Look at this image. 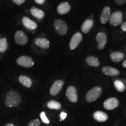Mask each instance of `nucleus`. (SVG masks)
<instances>
[{"instance_id":"obj_1","label":"nucleus","mask_w":126,"mask_h":126,"mask_svg":"<svg viewBox=\"0 0 126 126\" xmlns=\"http://www.w3.org/2000/svg\"><path fill=\"white\" fill-rule=\"evenodd\" d=\"M20 94L16 91H10L7 93L5 99V104L8 108H15L21 102Z\"/></svg>"},{"instance_id":"obj_2","label":"nucleus","mask_w":126,"mask_h":126,"mask_svg":"<svg viewBox=\"0 0 126 126\" xmlns=\"http://www.w3.org/2000/svg\"><path fill=\"white\" fill-rule=\"evenodd\" d=\"M102 88L99 86H95L88 92L86 94V100L88 103L94 102L101 96Z\"/></svg>"},{"instance_id":"obj_3","label":"nucleus","mask_w":126,"mask_h":126,"mask_svg":"<svg viewBox=\"0 0 126 126\" xmlns=\"http://www.w3.org/2000/svg\"><path fill=\"white\" fill-rule=\"evenodd\" d=\"M53 25H54V28L56 31L60 35H65L67 33V25L64 20L57 19L54 20Z\"/></svg>"},{"instance_id":"obj_4","label":"nucleus","mask_w":126,"mask_h":126,"mask_svg":"<svg viewBox=\"0 0 126 126\" xmlns=\"http://www.w3.org/2000/svg\"><path fill=\"white\" fill-rule=\"evenodd\" d=\"M16 63L18 65L25 68H31L33 67L34 64L32 58L27 56L19 57L16 60Z\"/></svg>"},{"instance_id":"obj_5","label":"nucleus","mask_w":126,"mask_h":126,"mask_svg":"<svg viewBox=\"0 0 126 126\" xmlns=\"http://www.w3.org/2000/svg\"><path fill=\"white\" fill-rule=\"evenodd\" d=\"M110 25L113 26H119L123 23V13L121 11H116L110 15L109 19Z\"/></svg>"},{"instance_id":"obj_6","label":"nucleus","mask_w":126,"mask_h":126,"mask_svg":"<svg viewBox=\"0 0 126 126\" xmlns=\"http://www.w3.org/2000/svg\"><path fill=\"white\" fill-rule=\"evenodd\" d=\"M14 37H15V42L19 45L24 46L26 45L28 42V37L26 34L22 31L16 32Z\"/></svg>"},{"instance_id":"obj_7","label":"nucleus","mask_w":126,"mask_h":126,"mask_svg":"<svg viewBox=\"0 0 126 126\" xmlns=\"http://www.w3.org/2000/svg\"><path fill=\"white\" fill-rule=\"evenodd\" d=\"M64 82L63 80H57L53 83L50 89V94L51 96H56L59 94L64 86Z\"/></svg>"},{"instance_id":"obj_8","label":"nucleus","mask_w":126,"mask_h":126,"mask_svg":"<svg viewBox=\"0 0 126 126\" xmlns=\"http://www.w3.org/2000/svg\"><path fill=\"white\" fill-rule=\"evenodd\" d=\"M66 96L68 99L72 103H76L78 101V94L76 88L73 86L68 87L66 91Z\"/></svg>"},{"instance_id":"obj_9","label":"nucleus","mask_w":126,"mask_h":126,"mask_svg":"<svg viewBox=\"0 0 126 126\" xmlns=\"http://www.w3.org/2000/svg\"><path fill=\"white\" fill-rule=\"evenodd\" d=\"M82 40V35L80 32H77L72 36L71 39L70 45V48L71 50H74L78 47L79 44L81 43Z\"/></svg>"},{"instance_id":"obj_10","label":"nucleus","mask_w":126,"mask_h":126,"mask_svg":"<svg viewBox=\"0 0 126 126\" xmlns=\"http://www.w3.org/2000/svg\"><path fill=\"white\" fill-rule=\"evenodd\" d=\"M119 105V102L116 97H110L103 103V106L106 109L111 110L117 108Z\"/></svg>"},{"instance_id":"obj_11","label":"nucleus","mask_w":126,"mask_h":126,"mask_svg":"<svg viewBox=\"0 0 126 126\" xmlns=\"http://www.w3.org/2000/svg\"><path fill=\"white\" fill-rule=\"evenodd\" d=\"M96 40L97 41L98 49H103L107 43V36L106 33L104 32H99L96 35Z\"/></svg>"},{"instance_id":"obj_12","label":"nucleus","mask_w":126,"mask_h":126,"mask_svg":"<svg viewBox=\"0 0 126 126\" xmlns=\"http://www.w3.org/2000/svg\"><path fill=\"white\" fill-rule=\"evenodd\" d=\"M110 15H111V11H110V8L109 7H105L103 9V11L100 15V20L101 23L105 24L108 22L109 20Z\"/></svg>"},{"instance_id":"obj_13","label":"nucleus","mask_w":126,"mask_h":126,"mask_svg":"<svg viewBox=\"0 0 126 126\" xmlns=\"http://www.w3.org/2000/svg\"><path fill=\"white\" fill-rule=\"evenodd\" d=\"M22 23L25 27L31 30H34L37 28V24L33 20H31V19L26 16H24L22 18Z\"/></svg>"},{"instance_id":"obj_14","label":"nucleus","mask_w":126,"mask_h":126,"mask_svg":"<svg viewBox=\"0 0 126 126\" xmlns=\"http://www.w3.org/2000/svg\"><path fill=\"white\" fill-rule=\"evenodd\" d=\"M102 72L104 74L111 77L117 76L120 74L119 71L117 69L111 67H109V66L104 67L102 68Z\"/></svg>"},{"instance_id":"obj_15","label":"nucleus","mask_w":126,"mask_h":126,"mask_svg":"<svg viewBox=\"0 0 126 126\" xmlns=\"http://www.w3.org/2000/svg\"><path fill=\"white\" fill-rule=\"evenodd\" d=\"M34 43L37 46L43 49H48L50 47L49 41L44 37H39V38L36 39Z\"/></svg>"},{"instance_id":"obj_16","label":"nucleus","mask_w":126,"mask_h":126,"mask_svg":"<svg viewBox=\"0 0 126 126\" xmlns=\"http://www.w3.org/2000/svg\"><path fill=\"white\" fill-rule=\"evenodd\" d=\"M71 9L70 5L68 2H62L59 5L57 8V12L60 15L67 14Z\"/></svg>"},{"instance_id":"obj_17","label":"nucleus","mask_w":126,"mask_h":126,"mask_svg":"<svg viewBox=\"0 0 126 126\" xmlns=\"http://www.w3.org/2000/svg\"><path fill=\"white\" fill-rule=\"evenodd\" d=\"M19 82L26 88H30L32 85V81L29 77L26 75H20L18 78Z\"/></svg>"},{"instance_id":"obj_18","label":"nucleus","mask_w":126,"mask_h":126,"mask_svg":"<svg viewBox=\"0 0 126 126\" xmlns=\"http://www.w3.org/2000/svg\"><path fill=\"white\" fill-rule=\"evenodd\" d=\"M93 26H94V20L92 19H86L82 25L81 31L83 33H87L90 31Z\"/></svg>"},{"instance_id":"obj_19","label":"nucleus","mask_w":126,"mask_h":126,"mask_svg":"<svg viewBox=\"0 0 126 126\" xmlns=\"http://www.w3.org/2000/svg\"><path fill=\"white\" fill-rule=\"evenodd\" d=\"M94 118L96 120L99 122H106L108 119V116L105 113L101 111H95L93 114Z\"/></svg>"},{"instance_id":"obj_20","label":"nucleus","mask_w":126,"mask_h":126,"mask_svg":"<svg viewBox=\"0 0 126 126\" xmlns=\"http://www.w3.org/2000/svg\"><path fill=\"white\" fill-rule=\"evenodd\" d=\"M31 14L35 18L39 19H42L45 17V14L43 11L37 8L36 7H32L31 9Z\"/></svg>"},{"instance_id":"obj_21","label":"nucleus","mask_w":126,"mask_h":126,"mask_svg":"<svg viewBox=\"0 0 126 126\" xmlns=\"http://www.w3.org/2000/svg\"><path fill=\"white\" fill-rule=\"evenodd\" d=\"M110 57L113 62L119 63L124 59V55L121 52H113L110 54Z\"/></svg>"},{"instance_id":"obj_22","label":"nucleus","mask_w":126,"mask_h":126,"mask_svg":"<svg viewBox=\"0 0 126 126\" xmlns=\"http://www.w3.org/2000/svg\"><path fill=\"white\" fill-rule=\"evenodd\" d=\"M86 63H87L88 65L91 67H98L100 65V62L97 58L94 56L88 57L86 59Z\"/></svg>"},{"instance_id":"obj_23","label":"nucleus","mask_w":126,"mask_h":126,"mask_svg":"<svg viewBox=\"0 0 126 126\" xmlns=\"http://www.w3.org/2000/svg\"><path fill=\"white\" fill-rule=\"evenodd\" d=\"M8 47V43L7 39L5 37L0 39V53H5L7 50Z\"/></svg>"},{"instance_id":"obj_24","label":"nucleus","mask_w":126,"mask_h":126,"mask_svg":"<svg viewBox=\"0 0 126 126\" xmlns=\"http://www.w3.org/2000/svg\"><path fill=\"white\" fill-rule=\"evenodd\" d=\"M48 108L50 109H55V110H59L61 108V104L59 102L56 101V100H51L47 103V105Z\"/></svg>"},{"instance_id":"obj_25","label":"nucleus","mask_w":126,"mask_h":126,"mask_svg":"<svg viewBox=\"0 0 126 126\" xmlns=\"http://www.w3.org/2000/svg\"><path fill=\"white\" fill-rule=\"evenodd\" d=\"M114 85L116 88V90L119 91V92H123L125 90L126 87L124 83L120 80H116L114 82Z\"/></svg>"},{"instance_id":"obj_26","label":"nucleus","mask_w":126,"mask_h":126,"mask_svg":"<svg viewBox=\"0 0 126 126\" xmlns=\"http://www.w3.org/2000/svg\"><path fill=\"white\" fill-rule=\"evenodd\" d=\"M40 117L41 120H42V121L44 123H46L47 124L50 123L49 120L47 119L45 111H42V112H41L40 114Z\"/></svg>"},{"instance_id":"obj_27","label":"nucleus","mask_w":126,"mask_h":126,"mask_svg":"<svg viewBox=\"0 0 126 126\" xmlns=\"http://www.w3.org/2000/svg\"><path fill=\"white\" fill-rule=\"evenodd\" d=\"M41 122L38 119H34L31 121L28 126H40Z\"/></svg>"},{"instance_id":"obj_28","label":"nucleus","mask_w":126,"mask_h":126,"mask_svg":"<svg viewBox=\"0 0 126 126\" xmlns=\"http://www.w3.org/2000/svg\"><path fill=\"white\" fill-rule=\"evenodd\" d=\"M12 1L17 5H20L25 2V0H12Z\"/></svg>"},{"instance_id":"obj_29","label":"nucleus","mask_w":126,"mask_h":126,"mask_svg":"<svg viewBox=\"0 0 126 126\" xmlns=\"http://www.w3.org/2000/svg\"><path fill=\"white\" fill-rule=\"evenodd\" d=\"M115 2L119 5H122L126 2V0H115Z\"/></svg>"},{"instance_id":"obj_30","label":"nucleus","mask_w":126,"mask_h":126,"mask_svg":"<svg viewBox=\"0 0 126 126\" xmlns=\"http://www.w3.org/2000/svg\"><path fill=\"white\" fill-rule=\"evenodd\" d=\"M67 114L65 112H61L60 114V121L64 120L67 117Z\"/></svg>"},{"instance_id":"obj_31","label":"nucleus","mask_w":126,"mask_h":126,"mask_svg":"<svg viewBox=\"0 0 126 126\" xmlns=\"http://www.w3.org/2000/svg\"><path fill=\"white\" fill-rule=\"evenodd\" d=\"M121 29L123 32H126V22H125L123 23L122 25H121Z\"/></svg>"},{"instance_id":"obj_32","label":"nucleus","mask_w":126,"mask_h":126,"mask_svg":"<svg viewBox=\"0 0 126 126\" xmlns=\"http://www.w3.org/2000/svg\"><path fill=\"white\" fill-rule=\"evenodd\" d=\"M34 1H35V2L37 3V4L42 5L45 2L46 0H34Z\"/></svg>"},{"instance_id":"obj_33","label":"nucleus","mask_w":126,"mask_h":126,"mask_svg":"<svg viewBox=\"0 0 126 126\" xmlns=\"http://www.w3.org/2000/svg\"><path fill=\"white\" fill-rule=\"evenodd\" d=\"M120 81H122L123 82V83H124V86H125V87L126 88V79H122V80H120Z\"/></svg>"},{"instance_id":"obj_34","label":"nucleus","mask_w":126,"mask_h":126,"mask_svg":"<svg viewBox=\"0 0 126 126\" xmlns=\"http://www.w3.org/2000/svg\"><path fill=\"white\" fill-rule=\"evenodd\" d=\"M122 65L123 67L126 68V60L123 61V64H122Z\"/></svg>"},{"instance_id":"obj_35","label":"nucleus","mask_w":126,"mask_h":126,"mask_svg":"<svg viewBox=\"0 0 126 126\" xmlns=\"http://www.w3.org/2000/svg\"><path fill=\"white\" fill-rule=\"evenodd\" d=\"M5 126H14V124H12V123H8V124H6V125Z\"/></svg>"}]
</instances>
